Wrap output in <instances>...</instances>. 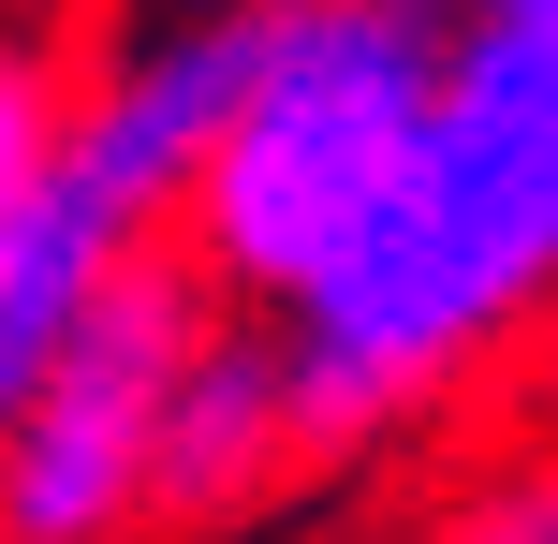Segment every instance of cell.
<instances>
[{
	"label": "cell",
	"instance_id": "6da1fadb",
	"mask_svg": "<svg viewBox=\"0 0 558 544\" xmlns=\"http://www.w3.org/2000/svg\"><path fill=\"white\" fill-rule=\"evenodd\" d=\"M544 294H558V29H456L441 118L383 192V221L251 339L279 353V398L308 442H383L456 368H485Z\"/></svg>",
	"mask_w": 558,
	"mask_h": 544
},
{
	"label": "cell",
	"instance_id": "7a4b0ae2",
	"mask_svg": "<svg viewBox=\"0 0 558 544\" xmlns=\"http://www.w3.org/2000/svg\"><path fill=\"white\" fill-rule=\"evenodd\" d=\"M441 74H456L441 0H265L235 118L192 177V221H177V265L235 324H279L412 177Z\"/></svg>",
	"mask_w": 558,
	"mask_h": 544
},
{
	"label": "cell",
	"instance_id": "3957f363",
	"mask_svg": "<svg viewBox=\"0 0 558 544\" xmlns=\"http://www.w3.org/2000/svg\"><path fill=\"white\" fill-rule=\"evenodd\" d=\"M221 294L177 251H147L104 310L59 339V368L0 412V544H118L162 516V442H177V383L221 339Z\"/></svg>",
	"mask_w": 558,
	"mask_h": 544
},
{
	"label": "cell",
	"instance_id": "277c9868",
	"mask_svg": "<svg viewBox=\"0 0 558 544\" xmlns=\"http://www.w3.org/2000/svg\"><path fill=\"white\" fill-rule=\"evenodd\" d=\"M279 457H308L294 398H279V353L251 324H221V339L192 353V383H177V442H162V516H221V500H251Z\"/></svg>",
	"mask_w": 558,
	"mask_h": 544
},
{
	"label": "cell",
	"instance_id": "5b68a950",
	"mask_svg": "<svg viewBox=\"0 0 558 544\" xmlns=\"http://www.w3.org/2000/svg\"><path fill=\"white\" fill-rule=\"evenodd\" d=\"M59 104H74V74L29 59V45H0V251H15L29 192H45V162H59Z\"/></svg>",
	"mask_w": 558,
	"mask_h": 544
},
{
	"label": "cell",
	"instance_id": "8992f818",
	"mask_svg": "<svg viewBox=\"0 0 558 544\" xmlns=\"http://www.w3.org/2000/svg\"><path fill=\"white\" fill-rule=\"evenodd\" d=\"M456 544H558V486H500V500H485Z\"/></svg>",
	"mask_w": 558,
	"mask_h": 544
},
{
	"label": "cell",
	"instance_id": "52a82bcc",
	"mask_svg": "<svg viewBox=\"0 0 558 544\" xmlns=\"http://www.w3.org/2000/svg\"><path fill=\"white\" fill-rule=\"evenodd\" d=\"M456 29H558V0H441Z\"/></svg>",
	"mask_w": 558,
	"mask_h": 544
}]
</instances>
